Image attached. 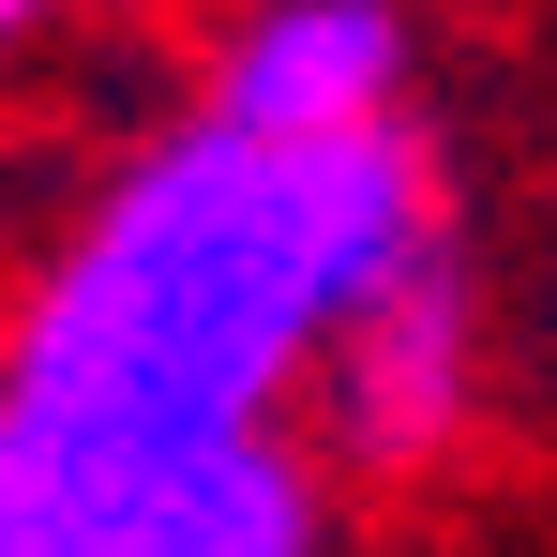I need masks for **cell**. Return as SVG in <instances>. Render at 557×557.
<instances>
[{
  "label": "cell",
  "instance_id": "cell-1",
  "mask_svg": "<svg viewBox=\"0 0 557 557\" xmlns=\"http://www.w3.org/2000/svg\"><path fill=\"white\" fill-rule=\"evenodd\" d=\"M437 257L422 136H226L196 106L61 226L0 317V422L46 467L91 453H226L317 392L376 286Z\"/></svg>",
  "mask_w": 557,
  "mask_h": 557
},
{
  "label": "cell",
  "instance_id": "cell-2",
  "mask_svg": "<svg viewBox=\"0 0 557 557\" xmlns=\"http://www.w3.org/2000/svg\"><path fill=\"white\" fill-rule=\"evenodd\" d=\"M46 557H332V467L317 437L46 467Z\"/></svg>",
  "mask_w": 557,
  "mask_h": 557
},
{
  "label": "cell",
  "instance_id": "cell-3",
  "mask_svg": "<svg viewBox=\"0 0 557 557\" xmlns=\"http://www.w3.org/2000/svg\"><path fill=\"white\" fill-rule=\"evenodd\" d=\"M482 422V286L437 242L407 286H376L347 317V347L317 362V467L332 482H422Z\"/></svg>",
  "mask_w": 557,
  "mask_h": 557
},
{
  "label": "cell",
  "instance_id": "cell-4",
  "mask_svg": "<svg viewBox=\"0 0 557 557\" xmlns=\"http://www.w3.org/2000/svg\"><path fill=\"white\" fill-rule=\"evenodd\" d=\"M211 121L226 136H407V0H242L211 46Z\"/></svg>",
  "mask_w": 557,
  "mask_h": 557
},
{
  "label": "cell",
  "instance_id": "cell-5",
  "mask_svg": "<svg viewBox=\"0 0 557 557\" xmlns=\"http://www.w3.org/2000/svg\"><path fill=\"white\" fill-rule=\"evenodd\" d=\"M0 557H46V467L15 422H0Z\"/></svg>",
  "mask_w": 557,
  "mask_h": 557
},
{
  "label": "cell",
  "instance_id": "cell-6",
  "mask_svg": "<svg viewBox=\"0 0 557 557\" xmlns=\"http://www.w3.org/2000/svg\"><path fill=\"white\" fill-rule=\"evenodd\" d=\"M46 15H61V0H0V61H15V46H30Z\"/></svg>",
  "mask_w": 557,
  "mask_h": 557
}]
</instances>
